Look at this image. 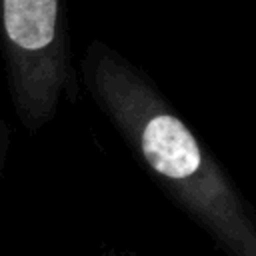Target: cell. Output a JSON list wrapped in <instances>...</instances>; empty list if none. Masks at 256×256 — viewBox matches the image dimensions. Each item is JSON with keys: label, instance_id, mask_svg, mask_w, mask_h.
I'll use <instances>...</instances> for the list:
<instances>
[{"label": "cell", "instance_id": "6da1fadb", "mask_svg": "<svg viewBox=\"0 0 256 256\" xmlns=\"http://www.w3.org/2000/svg\"><path fill=\"white\" fill-rule=\"evenodd\" d=\"M82 84L140 164L226 256H256L250 204L154 82L114 48L94 40Z\"/></svg>", "mask_w": 256, "mask_h": 256}, {"label": "cell", "instance_id": "3957f363", "mask_svg": "<svg viewBox=\"0 0 256 256\" xmlns=\"http://www.w3.org/2000/svg\"><path fill=\"white\" fill-rule=\"evenodd\" d=\"M8 150H10V126H8L6 118L0 116V182H2V176H4Z\"/></svg>", "mask_w": 256, "mask_h": 256}, {"label": "cell", "instance_id": "277c9868", "mask_svg": "<svg viewBox=\"0 0 256 256\" xmlns=\"http://www.w3.org/2000/svg\"><path fill=\"white\" fill-rule=\"evenodd\" d=\"M106 256H116V254H106Z\"/></svg>", "mask_w": 256, "mask_h": 256}, {"label": "cell", "instance_id": "7a4b0ae2", "mask_svg": "<svg viewBox=\"0 0 256 256\" xmlns=\"http://www.w3.org/2000/svg\"><path fill=\"white\" fill-rule=\"evenodd\" d=\"M0 52L14 112L30 134L56 116L62 98L76 102L78 74L60 0H2Z\"/></svg>", "mask_w": 256, "mask_h": 256}]
</instances>
